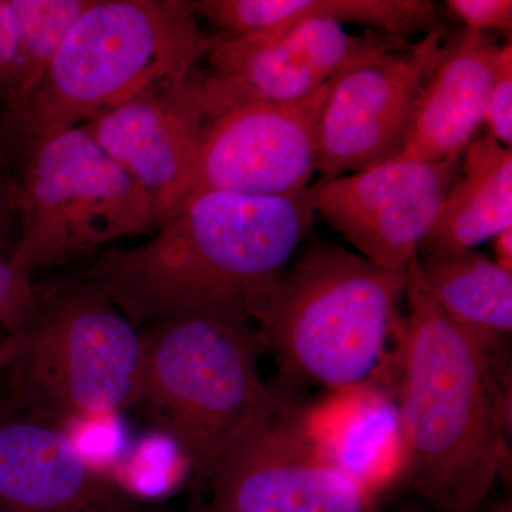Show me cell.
<instances>
[{"instance_id":"obj_10","label":"cell","mask_w":512,"mask_h":512,"mask_svg":"<svg viewBox=\"0 0 512 512\" xmlns=\"http://www.w3.org/2000/svg\"><path fill=\"white\" fill-rule=\"evenodd\" d=\"M407 45L406 39L372 30L353 35L345 26L311 22L285 32L217 36L200 77L205 117L249 103L282 104L306 99L363 57Z\"/></svg>"},{"instance_id":"obj_17","label":"cell","mask_w":512,"mask_h":512,"mask_svg":"<svg viewBox=\"0 0 512 512\" xmlns=\"http://www.w3.org/2000/svg\"><path fill=\"white\" fill-rule=\"evenodd\" d=\"M194 5L225 37L268 35L311 22L353 23L406 40L446 29L430 0H202Z\"/></svg>"},{"instance_id":"obj_3","label":"cell","mask_w":512,"mask_h":512,"mask_svg":"<svg viewBox=\"0 0 512 512\" xmlns=\"http://www.w3.org/2000/svg\"><path fill=\"white\" fill-rule=\"evenodd\" d=\"M194 2L92 0L26 99L0 109L8 156L194 76L217 42Z\"/></svg>"},{"instance_id":"obj_24","label":"cell","mask_w":512,"mask_h":512,"mask_svg":"<svg viewBox=\"0 0 512 512\" xmlns=\"http://www.w3.org/2000/svg\"><path fill=\"white\" fill-rule=\"evenodd\" d=\"M447 8L471 32H511V0H448Z\"/></svg>"},{"instance_id":"obj_19","label":"cell","mask_w":512,"mask_h":512,"mask_svg":"<svg viewBox=\"0 0 512 512\" xmlns=\"http://www.w3.org/2000/svg\"><path fill=\"white\" fill-rule=\"evenodd\" d=\"M414 274L441 311L491 356L512 330V274L478 252L414 258Z\"/></svg>"},{"instance_id":"obj_11","label":"cell","mask_w":512,"mask_h":512,"mask_svg":"<svg viewBox=\"0 0 512 512\" xmlns=\"http://www.w3.org/2000/svg\"><path fill=\"white\" fill-rule=\"evenodd\" d=\"M336 76L293 103H249L208 119L192 192L288 197L311 183L320 116Z\"/></svg>"},{"instance_id":"obj_20","label":"cell","mask_w":512,"mask_h":512,"mask_svg":"<svg viewBox=\"0 0 512 512\" xmlns=\"http://www.w3.org/2000/svg\"><path fill=\"white\" fill-rule=\"evenodd\" d=\"M19 32L18 62L8 94L0 104L15 106L29 96L92 0H10Z\"/></svg>"},{"instance_id":"obj_5","label":"cell","mask_w":512,"mask_h":512,"mask_svg":"<svg viewBox=\"0 0 512 512\" xmlns=\"http://www.w3.org/2000/svg\"><path fill=\"white\" fill-rule=\"evenodd\" d=\"M146 338L96 286L37 293L13 370L19 400L56 423L120 414L143 392Z\"/></svg>"},{"instance_id":"obj_4","label":"cell","mask_w":512,"mask_h":512,"mask_svg":"<svg viewBox=\"0 0 512 512\" xmlns=\"http://www.w3.org/2000/svg\"><path fill=\"white\" fill-rule=\"evenodd\" d=\"M406 286V271L313 244L265 292L252 318L256 340L274 356L285 386H376L389 340L404 333Z\"/></svg>"},{"instance_id":"obj_21","label":"cell","mask_w":512,"mask_h":512,"mask_svg":"<svg viewBox=\"0 0 512 512\" xmlns=\"http://www.w3.org/2000/svg\"><path fill=\"white\" fill-rule=\"evenodd\" d=\"M190 471L180 447L156 431L126 447L107 477L131 498H158L173 491Z\"/></svg>"},{"instance_id":"obj_28","label":"cell","mask_w":512,"mask_h":512,"mask_svg":"<svg viewBox=\"0 0 512 512\" xmlns=\"http://www.w3.org/2000/svg\"><path fill=\"white\" fill-rule=\"evenodd\" d=\"M187 512H229L222 510V508L215 507L211 503H207L201 495H194L190 507Z\"/></svg>"},{"instance_id":"obj_7","label":"cell","mask_w":512,"mask_h":512,"mask_svg":"<svg viewBox=\"0 0 512 512\" xmlns=\"http://www.w3.org/2000/svg\"><path fill=\"white\" fill-rule=\"evenodd\" d=\"M16 153L23 160L16 178L20 232L9 261L19 271L32 275L67 264L160 224L150 194L83 126L40 138Z\"/></svg>"},{"instance_id":"obj_13","label":"cell","mask_w":512,"mask_h":512,"mask_svg":"<svg viewBox=\"0 0 512 512\" xmlns=\"http://www.w3.org/2000/svg\"><path fill=\"white\" fill-rule=\"evenodd\" d=\"M205 117L200 77L171 83L84 124L156 204L160 222L190 195Z\"/></svg>"},{"instance_id":"obj_2","label":"cell","mask_w":512,"mask_h":512,"mask_svg":"<svg viewBox=\"0 0 512 512\" xmlns=\"http://www.w3.org/2000/svg\"><path fill=\"white\" fill-rule=\"evenodd\" d=\"M399 410L400 483L434 512H480L504 473L507 409L493 356L453 322L407 265Z\"/></svg>"},{"instance_id":"obj_1","label":"cell","mask_w":512,"mask_h":512,"mask_svg":"<svg viewBox=\"0 0 512 512\" xmlns=\"http://www.w3.org/2000/svg\"><path fill=\"white\" fill-rule=\"evenodd\" d=\"M313 214L312 188L288 197L192 192L153 237L104 251L80 279L137 329L185 316L251 326Z\"/></svg>"},{"instance_id":"obj_9","label":"cell","mask_w":512,"mask_h":512,"mask_svg":"<svg viewBox=\"0 0 512 512\" xmlns=\"http://www.w3.org/2000/svg\"><path fill=\"white\" fill-rule=\"evenodd\" d=\"M446 39V29L434 30L419 42L363 57L336 76L319 121L318 183L399 156Z\"/></svg>"},{"instance_id":"obj_14","label":"cell","mask_w":512,"mask_h":512,"mask_svg":"<svg viewBox=\"0 0 512 512\" xmlns=\"http://www.w3.org/2000/svg\"><path fill=\"white\" fill-rule=\"evenodd\" d=\"M0 512H136L133 498L43 417L0 421Z\"/></svg>"},{"instance_id":"obj_6","label":"cell","mask_w":512,"mask_h":512,"mask_svg":"<svg viewBox=\"0 0 512 512\" xmlns=\"http://www.w3.org/2000/svg\"><path fill=\"white\" fill-rule=\"evenodd\" d=\"M141 407L156 431L170 437L207 481L215 460L268 396L259 377V346L251 326L185 316L144 332Z\"/></svg>"},{"instance_id":"obj_8","label":"cell","mask_w":512,"mask_h":512,"mask_svg":"<svg viewBox=\"0 0 512 512\" xmlns=\"http://www.w3.org/2000/svg\"><path fill=\"white\" fill-rule=\"evenodd\" d=\"M291 394L284 384L269 387L228 441L205 481L211 504L229 512H372V498L312 446Z\"/></svg>"},{"instance_id":"obj_22","label":"cell","mask_w":512,"mask_h":512,"mask_svg":"<svg viewBox=\"0 0 512 512\" xmlns=\"http://www.w3.org/2000/svg\"><path fill=\"white\" fill-rule=\"evenodd\" d=\"M32 275L10 264L0 248V375L12 367L37 305Z\"/></svg>"},{"instance_id":"obj_16","label":"cell","mask_w":512,"mask_h":512,"mask_svg":"<svg viewBox=\"0 0 512 512\" xmlns=\"http://www.w3.org/2000/svg\"><path fill=\"white\" fill-rule=\"evenodd\" d=\"M301 424L312 446L370 498L400 483L404 440L397 404L382 387L363 384L335 390L301 406Z\"/></svg>"},{"instance_id":"obj_12","label":"cell","mask_w":512,"mask_h":512,"mask_svg":"<svg viewBox=\"0 0 512 512\" xmlns=\"http://www.w3.org/2000/svg\"><path fill=\"white\" fill-rule=\"evenodd\" d=\"M461 158L394 160L313 185V207L357 251L390 271H406L430 234Z\"/></svg>"},{"instance_id":"obj_23","label":"cell","mask_w":512,"mask_h":512,"mask_svg":"<svg viewBox=\"0 0 512 512\" xmlns=\"http://www.w3.org/2000/svg\"><path fill=\"white\" fill-rule=\"evenodd\" d=\"M488 136L504 147L512 146V46H500L495 57L493 79L484 106Z\"/></svg>"},{"instance_id":"obj_15","label":"cell","mask_w":512,"mask_h":512,"mask_svg":"<svg viewBox=\"0 0 512 512\" xmlns=\"http://www.w3.org/2000/svg\"><path fill=\"white\" fill-rule=\"evenodd\" d=\"M498 50L490 33L447 36L397 160L440 163L463 157L484 123Z\"/></svg>"},{"instance_id":"obj_25","label":"cell","mask_w":512,"mask_h":512,"mask_svg":"<svg viewBox=\"0 0 512 512\" xmlns=\"http://www.w3.org/2000/svg\"><path fill=\"white\" fill-rule=\"evenodd\" d=\"M18 22L10 0H0V101L5 99L18 62Z\"/></svg>"},{"instance_id":"obj_18","label":"cell","mask_w":512,"mask_h":512,"mask_svg":"<svg viewBox=\"0 0 512 512\" xmlns=\"http://www.w3.org/2000/svg\"><path fill=\"white\" fill-rule=\"evenodd\" d=\"M510 225L511 148L485 134L464 151L439 218L420 251L423 258L464 254Z\"/></svg>"},{"instance_id":"obj_26","label":"cell","mask_w":512,"mask_h":512,"mask_svg":"<svg viewBox=\"0 0 512 512\" xmlns=\"http://www.w3.org/2000/svg\"><path fill=\"white\" fill-rule=\"evenodd\" d=\"M16 214V178L12 161L0 143V241Z\"/></svg>"},{"instance_id":"obj_27","label":"cell","mask_w":512,"mask_h":512,"mask_svg":"<svg viewBox=\"0 0 512 512\" xmlns=\"http://www.w3.org/2000/svg\"><path fill=\"white\" fill-rule=\"evenodd\" d=\"M493 239L495 264L512 274V225L498 232Z\"/></svg>"}]
</instances>
